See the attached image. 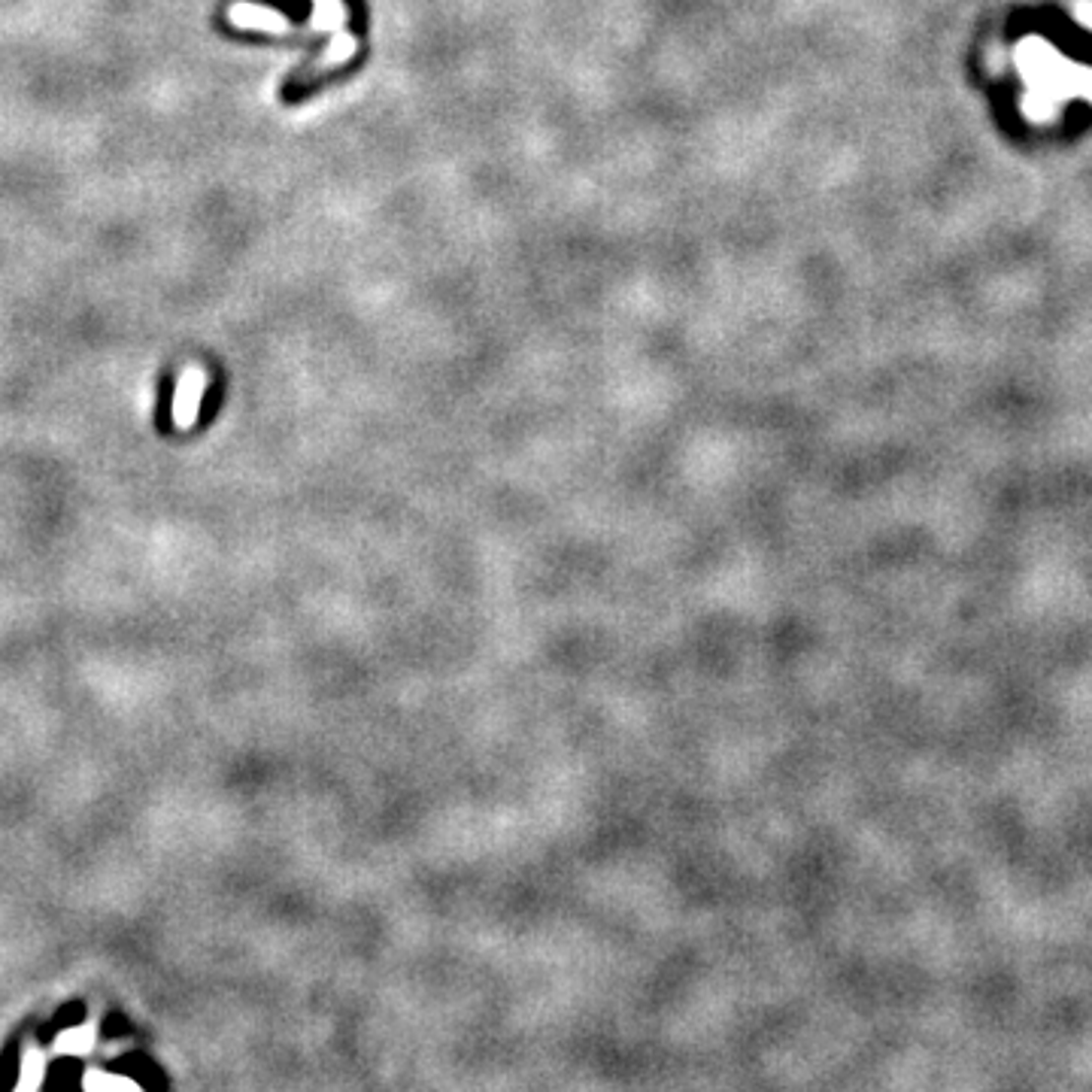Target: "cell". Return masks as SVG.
<instances>
[{"mask_svg":"<svg viewBox=\"0 0 1092 1092\" xmlns=\"http://www.w3.org/2000/svg\"><path fill=\"white\" fill-rule=\"evenodd\" d=\"M204 386H207V376L201 370L188 367L182 373L179 389H176V401H173V422H176V428H192L198 422Z\"/></svg>","mask_w":1092,"mask_h":1092,"instance_id":"6da1fadb","label":"cell"},{"mask_svg":"<svg viewBox=\"0 0 1092 1092\" xmlns=\"http://www.w3.org/2000/svg\"><path fill=\"white\" fill-rule=\"evenodd\" d=\"M92 1047H95V1026L92 1023L77 1026V1029H67L55 1041V1050L64 1053V1057H86Z\"/></svg>","mask_w":1092,"mask_h":1092,"instance_id":"7a4b0ae2","label":"cell"},{"mask_svg":"<svg viewBox=\"0 0 1092 1092\" xmlns=\"http://www.w3.org/2000/svg\"><path fill=\"white\" fill-rule=\"evenodd\" d=\"M231 22L237 28H280L283 19L274 13V10H265V7H249V4H237L231 7Z\"/></svg>","mask_w":1092,"mask_h":1092,"instance_id":"3957f363","label":"cell"},{"mask_svg":"<svg viewBox=\"0 0 1092 1092\" xmlns=\"http://www.w3.org/2000/svg\"><path fill=\"white\" fill-rule=\"evenodd\" d=\"M43 1071H46V1057L43 1050L36 1047H28L25 1057H22V1077H19V1092H31L43 1083Z\"/></svg>","mask_w":1092,"mask_h":1092,"instance_id":"277c9868","label":"cell"},{"mask_svg":"<svg viewBox=\"0 0 1092 1092\" xmlns=\"http://www.w3.org/2000/svg\"><path fill=\"white\" fill-rule=\"evenodd\" d=\"M83 1086L89 1092H134L137 1083L128 1080V1077H116V1074H103V1071H89Z\"/></svg>","mask_w":1092,"mask_h":1092,"instance_id":"5b68a950","label":"cell"}]
</instances>
